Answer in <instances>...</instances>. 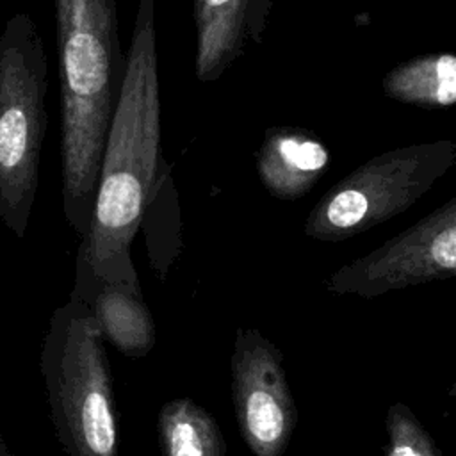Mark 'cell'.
<instances>
[{"instance_id": "cell-1", "label": "cell", "mask_w": 456, "mask_h": 456, "mask_svg": "<svg viewBox=\"0 0 456 456\" xmlns=\"http://www.w3.org/2000/svg\"><path fill=\"white\" fill-rule=\"evenodd\" d=\"M157 0H139L119 98L103 148L87 233L77 269L141 287L130 249L148 200L167 166L160 139Z\"/></svg>"}, {"instance_id": "cell-2", "label": "cell", "mask_w": 456, "mask_h": 456, "mask_svg": "<svg viewBox=\"0 0 456 456\" xmlns=\"http://www.w3.org/2000/svg\"><path fill=\"white\" fill-rule=\"evenodd\" d=\"M61 82L62 208L84 237L89 228L110 119L126 55L116 0H53Z\"/></svg>"}, {"instance_id": "cell-3", "label": "cell", "mask_w": 456, "mask_h": 456, "mask_svg": "<svg viewBox=\"0 0 456 456\" xmlns=\"http://www.w3.org/2000/svg\"><path fill=\"white\" fill-rule=\"evenodd\" d=\"M39 367L55 436L68 456H118L114 381L100 328L78 299L57 306Z\"/></svg>"}, {"instance_id": "cell-4", "label": "cell", "mask_w": 456, "mask_h": 456, "mask_svg": "<svg viewBox=\"0 0 456 456\" xmlns=\"http://www.w3.org/2000/svg\"><path fill=\"white\" fill-rule=\"evenodd\" d=\"M48 59L36 21L11 16L0 34V219L25 237L46 134Z\"/></svg>"}, {"instance_id": "cell-5", "label": "cell", "mask_w": 456, "mask_h": 456, "mask_svg": "<svg viewBox=\"0 0 456 456\" xmlns=\"http://www.w3.org/2000/svg\"><path fill=\"white\" fill-rule=\"evenodd\" d=\"M456 162L449 139L383 151L337 183L315 203L305 221L314 240L340 242L413 207Z\"/></svg>"}, {"instance_id": "cell-6", "label": "cell", "mask_w": 456, "mask_h": 456, "mask_svg": "<svg viewBox=\"0 0 456 456\" xmlns=\"http://www.w3.org/2000/svg\"><path fill=\"white\" fill-rule=\"evenodd\" d=\"M456 274V198L419 219L370 253L333 271L330 294L372 299L411 285L449 280Z\"/></svg>"}, {"instance_id": "cell-7", "label": "cell", "mask_w": 456, "mask_h": 456, "mask_svg": "<svg viewBox=\"0 0 456 456\" xmlns=\"http://www.w3.org/2000/svg\"><path fill=\"white\" fill-rule=\"evenodd\" d=\"M239 435L253 456H283L297 426L281 351L255 328H239L230 358Z\"/></svg>"}, {"instance_id": "cell-8", "label": "cell", "mask_w": 456, "mask_h": 456, "mask_svg": "<svg viewBox=\"0 0 456 456\" xmlns=\"http://www.w3.org/2000/svg\"><path fill=\"white\" fill-rule=\"evenodd\" d=\"M271 9L273 0H192L196 78L203 84L216 82L248 46L258 45Z\"/></svg>"}, {"instance_id": "cell-9", "label": "cell", "mask_w": 456, "mask_h": 456, "mask_svg": "<svg viewBox=\"0 0 456 456\" xmlns=\"http://www.w3.org/2000/svg\"><path fill=\"white\" fill-rule=\"evenodd\" d=\"M69 297L82 301L93 314L103 342L130 358L146 356L157 342V328L142 297V287L109 283L75 269Z\"/></svg>"}, {"instance_id": "cell-10", "label": "cell", "mask_w": 456, "mask_h": 456, "mask_svg": "<svg viewBox=\"0 0 456 456\" xmlns=\"http://www.w3.org/2000/svg\"><path fill=\"white\" fill-rule=\"evenodd\" d=\"M255 159L265 191L285 201L306 196L331 164L328 146L301 126H269Z\"/></svg>"}, {"instance_id": "cell-11", "label": "cell", "mask_w": 456, "mask_h": 456, "mask_svg": "<svg viewBox=\"0 0 456 456\" xmlns=\"http://www.w3.org/2000/svg\"><path fill=\"white\" fill-rule=\"evenodd\" d=\"M383 93L420 109H449L456 103V55L424 53L394 66L381 80Z\"/></svg>"}, {"instance_id": "cell-12", "label": "cell", "mask_w": 456, "mask_h": 456, "mask_svg": "<svg viewBox=\"0 0 456 456\" xmlns=\"http://www.w3.org/2000/svg\"><path fill=\"white\" fill-rule=\"evenodd\" d=\"M162 456H226L217 420L189 397L167 401L157 415Z\"/></svg>"}, {"instance_id": "cell-13", "label": "cell", "mask_w": 456, "mask_h": 456, "mask_svg": "<svg viewBox=\"0 0 456 456\" xmlns=\"http://www.w3.org/2000/svg\"><path fill=\"white\" fill-rule=\"evenodd\" d=\"M146 230L148 240V253L151 260V267L159 273L160 280L166 278L167 267L173 262L175 255L180 251L178 246L171 242L166 235H173L180 240V216H178V201H176V189L173 182L171 166L167 164L148 200V205L142 214L141 226Z\"/></svg>"}, {"instance_id": "cell-14", "label": "cell", "mask_w": 456, "mask_h": 456, "mask_svg": "<svg viewBox=\"0 0 456 456\" xmlns=\"http://www.w3.org/2000/svg\"><path fill=\"white\" fill-rule=\"evenodd\" d=\"M385 428L387 456H442L431 433L404 403H394L388 408Z\"/></svg>"}, {"instance_id": "cell-15", "label": "cell", "mask_w": 456, "mask_h": 456, "mask_svg": "<svg viewBox=\"0 0 456 456\" xmlns=\"http://www.w3.org/2000/svg\"><path fill=\"white\" fill-rule=\"evenodd\" d=\"M0 456H11L7 447H5V444H4V440H2V436H0Z\"/></svg>"}]
</instances>
